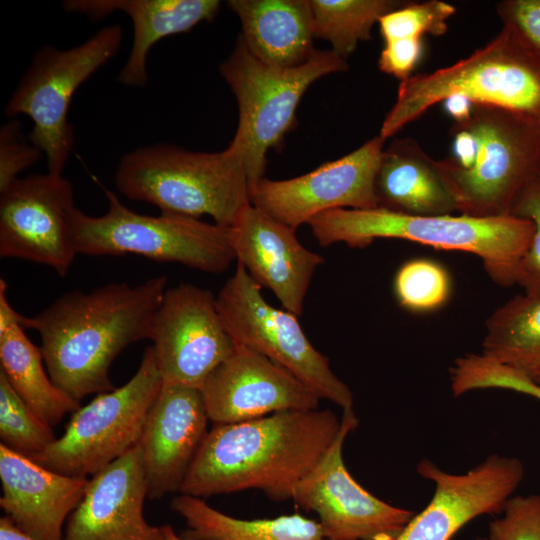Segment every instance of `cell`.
<instances>
[{
    "label": "cell",
    "mask_w": 540,
    "mask_h": 540,
    "mask_svg": "<svg viewBox=\"0 0 540 540\" xmlns=\"http://www.w3.org/2000/svg\"><path fill=\"white\" fill-rule=\"evenodd\" d=\"M0 540H35L18 529L12 521L4 516L0 518Z\"/></svg>",
    "instance_id": "obj_39"
},
{
    "label": "cell",
    "mask_w": 540,
    "mask_h": 540,
    "mask_svg": "<svg viewBox=\"0 0 540 540\" xmlns=\"http://www.w3.org/2000/svg\"><path fill=\"white\" fill-rule=\"evenodd\" d=\"M507 389L532 396L540 401V386L529 376L515 372L507 380Z\"/></svg>",
    "instance_id": "obj_38"
},
{
    "label": "cell",
    "mask_w": 540,
    "mask_h": 540,
    "mask_svg": "<svg viewBox=\"0 0 540 540\" xmlns=\"http://www.w3.org/2000/svg\"><path fill=\"white\" fill-rule=\"evenodd\" d=\"M209 420L230 424L289 410H315L320 398L266 356L236 345L233 354L204 381Z\"/></svg>",
    "instance_id": "obj_17"
},
{
    "label": "cell",
    "mask_w": 540,
    "mask_h": 540,
    "mask_svg": "<svg viewBox=\"0 0 540 540\" xmlns=\"http://www.w3.org/2000/svg\"><path fill=\"white\" fill-rule=\"evenodd\" d=\"M208 420L200 388L162 384L138 443L150 499L180 491L208 433Z\"/></svg>",
    "instance_id": "obj_19"
},
{
    "label": "cell",
    "mask_w": 540,
    "mask_h": 540,
    "mask_svg": "<svg viewBox=\"0 0 540 540\" xmlns=\"http://www.w3.org/2000/svg\"><path fill=\"white\" fill-rule=\"evenodd\" d=\"M147 482L136 445L92 476L78 507L70 514L64 540H166L162 526L143 515Z\"/></svg>",
    "instance_id": "obj_20"
},
{
    "label": "cell",
    "mask_w": 540,
    "mask_h": 540,
    "mask_svg": "<svg viewBox=\"0 0 540 540\" xmlns=\"http://www.w3.org/2000/svg\"><path fill=\"white\" fill-rule=\"evenodd\" d=\"M450 277L439 263L414 259L404 263L396 273L394 291L404 308L425 312L441 307L449 297Z\"/></svg>",
    "instance_id": "obj_30"
},
{
    "label": "cell",
    "mask_w": 540,
    "mask_h": 540,
    "mask_svg": "<svg viewBox=\"0 0 540 540\" xmlns=\"http://www.w3.org/2000/svg\"><path fill=\"white\" fill-rule=\"evenodd\" d=\"M482 355L529 377L540 372V295H516L489 316Z\"/></svg>",
    "instance_id": "obj_27"
},
{
    "label": "cell",
    "mask_w": 540,
    "mask_h": 540,
    "mask_svg": "<svg viewBox=\"0 0 540 540\" xmlns=\"http://www.w3.org/2000/svg\"><path fill=\"white\" fill-rule=\"evenodd\" d=\"M0 506L12 523L35 540H64L70 514L89 479L52 471L0 444Z\"/></svg>",
    "instance_id": "obj_21"
},
{
    "label": "cell",
    "mask_w": 540,
    "mask_h": 540,
    "mask_svg": "<svg viewBox=\"0 0 540 540\" xmlns=\"http://www.w3.org/2000/svg\"><path fill=\"white\" fill-rule=\"evenodd\" d=\"M24 331L20 324L0 330V370L24 402L52 427L80 403L53 383L44 371L40 347Z\"/></svg>",
    "instance_id": "obj_26"
},
{
    "label": "cell",
    "mask_w": 540,
    "mask_h": 540,
    "mask_svg": "<svg viewBox=\"0 0 540 540\" xmlns=\"http://www.w3.org/2000/svg\"><path fill=\"white\" fill-rule=\"evenodd\" d=\"M149 339L163 383L197 388L236 349L216 297L190 283L167 288L153 315Z\"/></svg>",
    "instance_id": "obj_14"
},
{
    "label": "cell",
    "mask_w": 540,
    "mask_h": 540,
    "mask_svg": "<svg viewBox=\"0 0 540 540\" xmlns=\"http://www.w3.org/2000/svg\"><path fill=\"white\" fill-rule=\"evenodd\" d=\"M223 324L236 345L250 348L289 371L320 399L353 408L349 387L331 370L303 331L298 316L269 304L243 266L216 296Z\"/></svg>",
    "instance_id": "obj_11"
},
{
    "label": "cell",
    "mask_w": 540,
    "mask_h": 540,
    "mask_svg": "<svg viewBox=\"0 0 540 540\" xmlns=\"http://www.w3.org/2000/svg\"><path fill=\"white\" fill-rule=\"evenodd\" d=\"M230 232L237 264L260 288L271 290L283 309L301 316L311 280L324 258L304 247L295 229L252 203L239 212Z\"/></svg>",
    "instance_id": "obj_18"
},
{
    "label": "cell",
    "mask_w": 540,
    "mask_h": 540,
    "mask_svg": "<svg viewBox=\"0 0 540 540\" xmlns=\"http://www.w3.org/2000/svg\"><path fill=\"white\" fill-rule=\"evenodd\" d=\"M220 5L218 0H67L62 4L66 12L85 14L91 20L103 19L116 11L128 15L133 41L117 81L130 87L147 84V56L155 43L213 20Z\"/></svg>",
    "instance_id": "obj_22"
},
{
    "label": "cell",
    "mask_w": 540,
    "mask_h": 540,
    "mask_svg": "<svg viewBox=\"0 0 540 540\" xmlns=\"http://www.w3.org/2000/svg\"><path fill=\"white\" fill-rule=\"evenodd\" d=\"M21 127L17 118H10L0 129V191L42 156L38 148L24 139Z\"/></svg>",
    "instance_id": "obj_34"
},
{
    "label": "cell",
    "mask_w": 540,
    "mask_h": 540,
    "mask_svg": "<svg viewBox=\"0 0 540 540\" xmlns=\"http://www.w3.org/2000/svg\"><path fill=\"white\" fill-rule=\"evenodd\" d=\"M453 5L440 0L407 2L379 21L384 42L393 40L422 41L425 34L441 36L448 29V20L455 14Z\"/></svg>",
    "instance_id": "obj_31"
},
{
    "label": "cell",
    "mask_w": 540,
    "mask_h": 540,
    "mask_svg": "<svg viewBox=\"0 0 540 540\" xmlns=\"http://www.w3.org/2000/svg\"><path fill=\"white\" fill-rule=\"evenodd\" d=\"M74 190L62 175L17 178L0 191V257L46 265L66 276L77 255L71 236Z\"/></svg>",
    "instance_id": "obj_13"
},
{
    "label": "cell",
    "mask_w": 540,
    "mask_h": 540,
    "mask_svg": "<svg viewBox=\"0 0 540 540\" xmlns=\"http://www.w3.org/2000/svg\"><path fill=\"white\" fill-rule=\"evenodd\" d=\"M0 438L15 452L32 457L56 438L46 424L16 393L0 370Z\"/></svg>",
    "instance_id": "obj_29"
},
{
    "label": "cell",
    "mask_w": 540,
    "mask_h": 540,
    "mask_svg": "<svg viewBox=\"0 0 540 540\" xmlns=\"http://www.w3.org/2000/svg\"><path fill=\"white\" fill-rule=\"evenodd\" d=\"M417 472L434 483V494L394 540H450L476 517L502 513L524 467L517 458L492 454L463 474L445 472L428 459L418 463Z\"/></svg>",
    "instance_id": "obj_16"
},
{
    "label": "cell",
    "mask_w": 540,
    "mask_h": 540,
    "mask_svg": "<svg viewBox=\"0 0 540 540\" xmlns=\"http://www.w3.org/2000/svg\"><path fill=\"white\" fill-rule=\"evenodd\" d=\"M105 214L89 216L75 209L71 236L77 254H136L158 262H175L207 273H222L235 261L230 227L184 215L139 214L104 188Z\"/></svg>",
    "instance_id": "obj_8"
},
{
    "label": "cell",
    "mask_w": 540,
    "mask_h": 540,
    "mask_svg": "<svg viewBox=\"0 0 540 540\" xmlns=\"http://www.w3.org/2000/svg\"><path fill=\"white\" fill-rule=\"evenodd\" d=\"M496 11L506 25L540 52V0H503Z\"/></svg>",
    "instance_id": "obj_35"
},
{
    "label": "cell",
    "mask_w": 540,
    "mask_h": 540,
    "mask_svg": "<svg viewBox=\"0 0 540 540\" xmlns=\"http://www.w3.org/2000/svg\"><path fill=\"white\" fill-rule=\"evenodd\" d=\"M443 105L447 114L454 119V122L466 120L471 115L473 108V102L460 94L448 96L443 101Z\"/></svg>",
    "instance_id": "obj_37"
},
{
    "label": "cell",
    "mask_w": 540,
    "mask_h": 540,
    "mask_svg": "<svg viewBox=\"0 0 540 540\" xmlns=\"http://www.w3.org/2000/svg\"><path fill=\"white\" fill-rule=\"evenodd\" d=\"M531 378L540 386V372Z\"/></svg>",
    "instance_id": "obj_41"
},
{
    "label": "cell",
    "mask_w": 540,
    "mask_h": 540,
    "mask_svg": "<svg viewBox=\"0 0 540 540\" xmlns=\"http://www.w3.org/2000/svg\"><path fill=\"white\" fill-rule=\"evenodd\" d=\"M453 123L468 130L475 141L468 167H459L448 157L433 160L456 213L478 218L511 215L522 192L540 175V122L473 103L471 115Z\"/></svg>",
    "instance_id": "obj_6"
},
{
    "label": "cell",
    "mask_w": 540,
    "mask_h": 540,
    "mask_svg": "<svg viewBox=\"0 0 540 540\" xmlns=\"http://www.w3.org/2000/svg\"><path fill=\"white\" fill-rule=\"evenodd\" d=\"M163 380L148 346L133 377L73 412L61 437L30 457L69 476H94L138 445Z\"/></svg>",
    "instance_id": "obj_10"
},
{
    "label": "cell",
    "mask_w": 540,
    "mask_h": 540,
    "mask_svg": "<svg viewBox=\"0 0 540 540\" xmlns=\"http://www.w3.org/2000/svg\"><path fill=\"white\" fill-rule=\"evenodd\" d=\"M315 37L327 40L346 60L360 41L368 40L375 23L407 2L398 0H309Z\"/></svg>",
    "instance_id": "obj_28"
},
{
    "label": "cell",
    "mask_w": 540,
    "mask_h": 540,
    "mask_svg": "<svg viewBox=\"0 0 540 540\" xmlns=\"http://www.w3.org/2000/svg\"><path fill=\"white\" fill-rule=\"evenodd\" d=\"M384 142L375 136L351 153L295 178H263L251 191V203L295 230L329 210L376 208L375 181Z\"/></svg>",
    "instance_id": "obj_15"
},
{
    "label": "cell",
    "mask_w": 540,
    "mask_h": 540,
    "mask_svg": "<svg viewBox=\"0 0 540 540\" xmlns=\"http://www.w3.org/2000/svg\"><path fill=\"white\" fill-rule=\"evenodd\" d=\"M422 55V41L393 40L384 42L378 59L379 69L400 81L409 78Z\"/></svg>",
    "instance_id": "obj_36"
},
{
    "label": "cell",
    "mask_w": 540,
    "mask_h": 540,
    "mask_svg": "<svg viewBox=\"0 0 540 540\" xmlns=\"http://www.w3.org/2000/svg\"><path fill=\"white\" fill-rule=\"evenodd\" d=\"M122 27L105 26L83 43L70 49L41 47L21 76L4 114L30 117V143L47 160L48 172L62 175L74 145L68 113L73 95L98 69L119 51Z\"/></svg>",
    "instance_id": "obj_9"
},
{
    "label": "cell",
    "mask_w": 540,
    "mask_h": 540,
    "mask_svg": "<svg viewBox=\"0 0 540 540\" xmlns=\"http://www.w3.org/2000/svg\"><path fill=\"white\" fill-rule=\"evenodd\" d=\"M115 185L128 199L150 203L161 213L208 215L224 227L251 203L243 157L231 144L212 153L166 143L137 148L120 159Z\"/></svg>",
    "instance_id": "obj_5"
},
{
    "label": "cell",
    "mask_w": 540,
    "mask_h": 540,
    "mask_svg": "<svg viewBox=\"0 0 540 540\" xmlns=\"http://www.w3.org/2000/svg\"><path fill=\"white\" fill-rule=\"evenodd\" d=\"M171 509L186 522L183 540H326L320 523L299 513L239 519L185 494L173 498Z\"/></svg>",
    "instance_id": "obj_25"
},
{
    "label": "cell",
    "mask_w": 540,
    "mask_h": 540,
    "mask_svg": "<svg viewBox=\"0 0 540 540\" xmlns=\"http://www.w3.org/2000/svg\"><path fill=\"white\" fill-rule=\"evenodd\" d=\"M163 531L165 534L166 540H183L180 535H178L172 526L163 525Z\"/></svg>",
    "instance_id": "obj_40"
},
{
    "label": "cell",
    "mask_w": 540,
    "mask_h": 540,
    "mask_svg": "<svg viewBox=\"0 0 540 540\" xmlns=\"http://www.w3.org/2000/svg\"><path fill=\"white\" fill-rule=\"evenodd\" d=\"M433 160L412 138L384 148L375 181L378 207L411 215L454 214V201Z\"/></svg>",
    "instance_id": "obj_24"
},
{
    "label": "cell",
    "mask_w": 540,
    "mask_h": 540,
    "mask_svg": "<svg viewBox=\"0 0 540 540\" xmlns=\"http://www.w3.org/2000/svg\"><path fill=\"white\" fill-rule=\"evenodd\" d=\"M474 540H489L488 537H477Z\"/></svg>",
    "instance_id": "obj_42"
},
{
    "label": "cell",
    "mask_w": 540,
    "mask_h": 540,
    "mask_svg": "<svg viewBox=\"0 0 540 540\" xmlns=\"http://www.w3.org/2000/svg\"><path fill=\"white\" fill-rule=\"evenodd\" d=\"M167 290V278L141 284L109 283L89 292L73 290L33 317L24 329L36 330L48 375L80 402L113 390L109 369L130 344L149 339L153 315Z\"/></svg>",
    "instance_id": "obj_1"
},
{
    "label": "cell",
    "mask_w": 540,
    "mask_h": 540,
    "mask_svg": "<svg viewBox=\"0 0 540 540\" xmlns=\"http://www.w3.org/2000/svg\"><path fill=\"white\" fill-rule=\"evenodd\" d=\"M340 427L341 418L329 409L214 424L179 492L206 498L257 489L277 502L292 499L295 486L323 458Z\"/></svg>",
    "instance_id": "obj_2"
},
{
    "label": "cell",
    "mask_w": 540,
    "mask_h": 540,
    "mask_svg": "<svg viewBox=\"0 0 540 540\" xmlns=\"http://www.w3.org/2000/svg\"><path fill=\"white\" fill-rule=\"evenodd\" d=\"M511 215L527 219L534 226L533 238L519 264L515 284L525 293L540 295V175L522 192Z\"/></svg>",
    "instance_id": "obj_32"
},
{
    "label": "cell",
    "mask_w": 540,
    "mask_h": 540,
    "mask_svg": "<svg viewBox=\"0 0 540 540\" xmlns=\"http://www.w3.org/2000/svg\"><path fill=\"white\" fill-rule=\"evenodd\" d=\"M249 51L266 64L295 67L316 51L309 0H230Z\"/></svg>",
    "instance_id": "obj_23"
},
{
    "label": "cell",
    "mask_w": 540,
    "mask_h": 540,
    "mask_svg": "<svg viewBox=\"0 0 540 540\" xmlns=\"http://www.w3.org/2000/svg\"><path fill=\"white\" fill-rule=\"evenodd\" d=\"M347 68L346 60L332 50H316L295 67L272 66L255 57L238 37L220 72L238 104V126L230 144L243 157L251 191L264 178L268 150L277 149L295 125L305 91L316 80Z\"/></svg>",
    "instance_id": "obj_7"
},
{
    "label": "cell",
    "mask_w": 540,
    "mask_h": 540,
    "mask_svg": "<svg viewBox=\"0 0 540 540\" xmlns=\"http://www.w3.org/2000/svg\"><path fill=\"white\" fill-rule=\"evenodd\" d=\"M357 426L353 408L343 410L336 439L295 486L292 500L318 515L326 540H394L415 513L377 498L350 474L343 445Z\"/></svg>",
    "instance_id": "obj_12"
},
{
    "label": "cell",
    "mask_w": 540,
    "mask_h": 540,
    "mask_svg": "<svg viewBox=\"0 0 540 540\" xmlns=\"http://www.w3.org/2000/svg\"><path fill=\"white\" fill-rule=\"evenodd\" d=\"M501 107L540 122V52L511 27L470 56L430 73L400 81L381 125L386 140L448 96Z\"/></svg>",
    "instance_id": "obj_4"
},
{
    "label": "cell",
    "mask_w": 540,
    "mask_h": 540,
    "mask_svg": "<svg viewBox=\"0 0 540 540\" xmlns=\"http://www.w3.org/2000/svg\"><path fill=\"white\" fill-rule=\"evenodd\" d=\"M502 513L489 524V540H540L539 494L512 496Z\"/></svg>",
    "instance_id": "obj_33"
},
{
    "label": "cell",
    "mask_w": 540,
    "mask_h": 540,
    "mask_svg": "<svg viewBox=\"0 0 540 540\" xmlns=\"http://www.w3.org/2000/svg\"><path fill=\"white\" fill-rule=\"evenodd\" d=\"M307 224L322 247L343 242L360 248L377 238H396L472 253L480 257L489 276L502 286L515 284L519 264L534 233L531 221L512 215L423 216L381 207L333 209L313 217Z\"/></svg>",
    "instance_id": "obj_3"
}]
</instances>
